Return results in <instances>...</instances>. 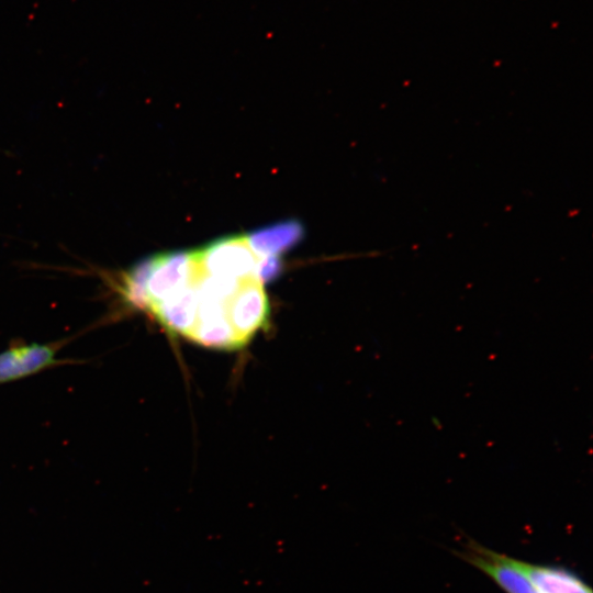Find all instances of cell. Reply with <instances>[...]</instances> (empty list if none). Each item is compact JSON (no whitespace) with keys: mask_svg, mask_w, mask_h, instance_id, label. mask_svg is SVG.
I'll list each match as a JSON object with an SVG mask.
<instances>
[{"mask_svg":"<svg viewBox=\"0 0 593 593\" xmlns=\"http://www.w3.org/2000/svg\"><path fill=\"white\" fill-rule=\"evenodd\" d=\"M197 268L204 275L245 280L255 277L257 256L245 235L216 239L192 251Z\"/></svg>","mask_w":593,"mask_h":593,"instance_id":"cell-1","label":"cell"},{"mask_svg":"<svg viewBox=\"0 0 593 593\" xmlns=\"http://www.w3.org/2000/svg\"><path fill=\"white\" fill-rule=\"evenodd\" d=\"M489 575L506 593H541L517 566L516 559L470 541L460 555Z\"/></svg>","mask_w":593,"mask_h":593,"instance_id":"cell-2","label":"cell"},{"mask_svg":"<svg viewBox=\"0 0 593 593\" xmlns=\"http://www.w3.org/2000/svg\"><path fill=\"white\" fill-rule=\"evenodd\" d=\"M227 317L245 345L267 322L268 299L262 283L256 278L243 280L227 305Z\"/></svg>","mask_w":593,"mask_h":593,"instance_id":"cell-3","label":"cell"},{"mask_svg":"<svg viewBox=\"0 0 593 593\" xmlns=\"http://www.w3.org/2000/svg\"><path fill=\"white\" fill-rule=\"evenodd\" d=\"M57 343H31L11 346L0 353V384L35 374L65 360L57 358Z\"/></svg>","mask_w":593,"mask_h":593,"instance_id":"cell-4","label":"cell"},{"mask_svg":"<svg viewBox=\"0 0 593 593\" xmlns=\"http://www.w3.org/2000/svg\"><path fill=\"white\" fill-rule=\"evenodd\" d=\"M192 278L145 311L165 329L184 337L191 331L197 314V291Z\"/></svg>","mask_w":593,"mask_h":593,"instance_id":"cell-5","label":"cell"},{"mask_svg":"<svg viewBox=\"0 0 593 593\" xmlns=\"http://www.w3.org/2000/svg\"><path fill=\"white\" fill-rule=\"evenodd\" d=\"M303 236L304 227L296 220L282 221L245 235L247 244L257 257L278 256L299 244Z\"/></svg>","mask_w":593,"mask_h":593,"instance_id":"cell-6","label":"cell"},{"mask_svg":"<svg viewBox=\"0 0 593 593\" xmlns=\"http://www.w3.org/2000/svg\"><path fill=\"white\" fill-rule=\"evenodd\" d=\"M516 563L541 593H592L585 582L566 568L518 559Z\"/></svg>","mask_w":593,"mask_h":593,"instance_id":"cell-7","label":"cell"},{"mask_svg":"<svg viewBox=\"0 0 593 593\" xmlns=\"http://www.w3.org/2000/svg\"><path fill=\"white\" fill-rule=\"evenodd\" d=\"M282 261L278 256L257 257L255 277L262 284L275 280L282 271Z\"/></svg>","mask_w":593,"mask_h":593,"instance_id":"cell-8","label":"cell"}]
</instances>
